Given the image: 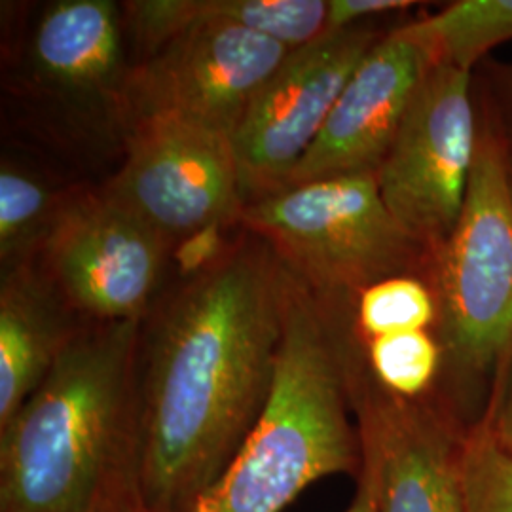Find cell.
Listing matches in <instances>:
<instances>
[{
	"instance_id": "18",
	"label": "cell",
	"mask_w": 512,
	"mask_h": 512,
	"mask_svg": "<svg viewBox=\"0 0 512 512\" xmlns=\"http://www.w3.org/2000/svg\"><path fill=\"white\" fill-rule=\"evenodd\" d=\"M461 512H512V454L482 421L463 446Z\"/></svg>"
},
{
	"instance_id": "6",
	"label": "cell",
	"mask_w": 512,
	"mask_h": 512,
	"mask_svg": "<svg viewBox=\"0 0 512 512\" xmlns=\"http://www.w3.org/2000/svg\"><path fill=\"white\" fill-rule=\"evenodd\" d=\"M473 73L435 61L378 171L389 213L439 253L463 213L478 148Z\"/></svg>"
},
{
	"instance_id": "11",
	"label": "cell",
	"mask_w": 512,
	"mask_h": 512,
	"mask_svg": "<svg viewBox=\"0 0 512 512\" xmlns=\"http://www.w3.org/2000/svg\"><path fill=\"white\" fill-rule=\"evenodd\" d=\"M348 384L378 512H461V458L473 427L440 404L387 395L349 361Z\"/></svg>"
},
{
	"instance_id": "21",
	"label": "cell",
	"mask_w": 512,
	"mask_h": 512,
	"mask_svg": "<svg viewBox=\"0 0 512 512\" xmlns=\"http://www.w3.org/2000/svg\"><path fill=\"white\" fill-rule=\"evenodd\" d=\"M416 6L412 0H329L327 33L370 23L385 14L404 12Z\"/></svg>"
},
{
	"instance_id": "5",
	"label": "cell",
	"mask_w": 512,
	"mask_h": 512,
	"mask_svg": "<svg viewBox=\"0 0 512 512\" xmlns=\"http://www.w3.org/2000/svg\"><path fill=\"white\" fill-rule=\"evenodd\" d=\"M238 224L321 296H351L437 258L389 213L378 175L281 188L245 202Z\"/></svg>"
},
{
	"instance_id": "22",
	"label": "cell",
	"mask_w": 512,
	"mask_h": 512,
	"mask_svg": "<svg viewBox=\"0 0 512 512\" xmlns=\"http://www.w3.org/2000/svg\"><path fill=\"white\" fill-rule=\"evenodd\" d=\"M482 423L490 435L512 454V366Z\"/></svg>"
},
{
	"instance_id": "3",
	"label": "cell",
	"mask_w": 512,
	"mask_h": 512,
	"mask_svg": "<svg viewBox=\"0 0 512 512\" xmlns=\"http://www.w3.org/2000/svg\"><path fill=\"white\" fill-rule=\"evenodd\" d=\"M353 418L342 302L313 293L287 270L266 404L224 473L181 512H283L319 478L359 475Z\"/></svg>"
},
{
	"instance_id": "24",
	"label": "cell",
	"mask_w": 512,
	"mask_h": 512,
	"mask_svg": "<svg viewBox=\"0 0 512 512\" xmlns=\"http://www.w3.org/2000/svg\"><path fill=\"white\" fill-rule=\"evenodd\" d=\"M346 512H378L376 482H374L372 469L366 465L365 461L361 463V471L357 475V490Z\"/></svg>"
},
{
	"instance_id": "13",
	"label": "cell",
	"mask_w": 512,
	"mask_h": 512,
	"mask_svg": "<svg viewBox=\"0 0 512 512\" xmlns=\"http://www.w3.org/2000/svg\"><path fill=\"white\" fill-rule=\"evenodd\" d=\"M124 35L122 4L55 0L40 14L31 38L33 71L65 101L105 105L118 120L129 73Z\"/></svg>"
},
{
	"instance_id": "1",
	"label": "cell",
	"mask_w": 512,
	"mask_h": 512,
	"mask_svg": "<svg viewBox=\"0 0 512 512\" xmlns=\"http://www.w3.org/2000/svg\"><path fill=\"white\" fill-rule=\"evenodd\" d=\"M287 268L249 232L143 321L137 456L150 512H181L251 433L274 380Z\"/></svg>"
},
{
	"instance_id": "7",
	"label": "cell",
	"mask_w": 512,
	"mask_h": 512,
	"mask_svg": "<svg viewBox=\"0 0 512 512\" xmlns=\"http://www.w3.org/2000/svg\"><path fill=\"white\" fill-rule=\"evenodd\" d=\"M126 160L101 190L154 232L177 241L238 224L245 205L232 137L173 114L131 122Z\"/></svg>"
},
{
	"instance_id": "25",
	"label": "cell",
	"mask_w": 512,
	"mask_h": 512,
	"mask_svg": "<svg viewBox=\"0 0 512 512\" xmlns=\"http://www.w3.org/2000/svg\"><path fill=\"white\" fill-rule=\"evenodd\" d=\"M505 181H507V190L512 203V143L507 139H505Z\"/></svg>"
},
{
	"instance_id": "10",
	"label": "cell",
	"mask_w": 512,
	"mask_h": 512,
	"mask_svg": "<svg viewBox=\"0 0 512 512\" xmlns=\"http://www.w3.org/2000/svg\"><path fill=\"white\" fill-rule=\"evenodd\" d=\"M385 33L370 21L289 52L232 135L245 202L285 186L349 78Z\"/></svg>"
},
{
	"instance_id": "23",
	"label": "cell",
	"mask_w": 512,
	"mask_h": 512,
	"mask_svg": "<svg viewBox=\"0 0 512 512\" xmlns=\"http://www.w3.org/2000/svg\"><path fill=\"white\" fill-rule=\"evenodd\" d=\"M99 512H150L137 488L135 465L114 480L99 507Z\"/></svg>"
},
{
	"instance_id": "14",
	"label": "cell",
	"mask_w": 512,
	"mask_h": 512,
	"mask_svg": "<svg viewBox=\"0 0 512 512\" xmlns=\"http://www.w3.org/2000/svg\"><path fill=\"white\" fill-rule=\"evenodd\" d=\"M84 323L37 260L2 272L0 429L42 384Z\"/></svg>"
},
{
	"instance_id": "4",
	"label": "cell",
	"mask_w": 512,
	"mask_h": 512,
	"mask_svg": "<svg viewBox=\"0 0 512 512\" xmlns=\"http://www.w3.org/2000/svg\"><path fill=\"white\" fill-rule=\"evenodd\" d=\"M478 148L458 226L437 253L448 403L469 427L484 420L512 366V203L505 137L478 101Z\"/></svg>"
},
{
	"instance_id": "16",
	"label": "cell",
	"mask_w": 512,
	"mask_h": 512,
	"mask_svg": "<svg viewBox=\"0 0 512 512\" xmlns=\"http://www.w3.org/2000/svg\"><path fill=\"white\" fill-rule=\"evenodd\" d=\"M410 25L437 61L475 73L492 48L512 40V0H458Z\"/></svg>"
},
{
	"instance_id": "15",
	"label": "cell",
	"mask_w": 512,
	"mask_h": 512,
	"mask_svg": "<svg viewBox=\"0 0 512 512\" xmlns=\"http://www.w3.org/2000/svg\"><path fill=\"white\" fill-rule=\"evenodd\" d=\"M162 21L171 37L200 21H222L298 50L327 35L329 0H164Z\"/></svg>"
},
{
	"instance_id": "19",
	"label": "cell",
	"mask_w": 512,
	"mask_h": 512,
	"mask_svg": "<svg viewBox=\"0 0 512 512\" xmlns=\"http://www.w3.org/2000/svg\"><path fill=\"white\" fill-rule=\"evenodd\" d=\"M226 228V224H211L177 241L171 258L175 260L179 274L190 279L215 266L230 249V245L224 241Z\"/></svg>"
},
{
	"instance_id": "12",
	"label": "cell",
	"mask_w": 512,
	"mask_h": 512,
	"mask_svg": "<svg viewBox=\"0 0 512 512\" xmlns=\"http://www.w3.org/2000/svg\"><path fill=\"white\" fill-rule=\"evenodd\" d=\"M435 61L437 55L410 21L391 27L349 78L321 133L283 188L378 175L421 78Z\"/></svg>"
},
{
	"instance_id": "2",
	"label": "cell",
	"mask_w": 512,
	"mask_h": 512,
	"mask_svg": "<svg viewBox=\"0 0 512 512\" xmlns=\"http://www.w3.org/2000/svg\"><path fill=\"white\" fill-rule=\"evenodd\" d=\"M141 329L86 321L76 330L0 429V512H99L135 465Z\"/></svg>"
},
{
	"instance_id": "9",
	"label": "cell",
	"mask_w": 512,
	"mask_h": 512,
	"mask_svg": "<svg viewBox=\"0 0 512 512\" xmlns=\"http://www.w3.org/2000/svg\"><path fill=\"white\" fill-rule=\"evenodd\" d=\"M289 52L245 27L200 21L129 67L118 124L173 114L232 137Z\"/></svg>"
},
{
	"instance_id": "8",
	"label": "cell",
	"mask_w": 512,
	"mask_h": 512,
	"mask_svg": "<svg viewBox=\"0 0 512 512\" xmlns=\"http://www.w3.org/2000/svg\"><path fill=\"white\" fill-rule=\"evenodd\" d=\"M173 243L99 194L61 198L38 264L90 323L145 321Z\"/></svg>"
},
{
	"instance_id": "17",
	"label": "cell",
	"mask_w": 512,
	"mask_h": 512,
	"mask_svg": "<svg viewBox=\"0 0 512 512\" xmlns=\"http://www.w3.org/2000/svg\"><path fill=\"white\" fill-rule=\"evenodd\" d=\"M61 205L52 190L27 169L0 167V262L2 272L37 260Z\"/></svg>"
},
{
	"instance_id": "20",
	"label": "cell",
	"mask_w": 512,
	"mask_h": 512,
	"mask_svg": "<svg viewBox=\"0 0 512 512\" xmlns=\"http://www.w3.org/2000/svg\"><path fill=\"white\" fill-rule=\"evenodd\" d=\"M482 78L475 84L476 101L492 114L503 137L512 143V63L482 61Z\"/></svg>"
}]
</instances>
